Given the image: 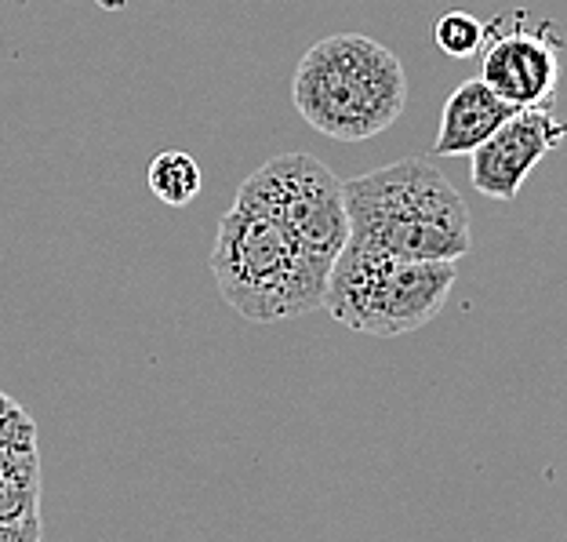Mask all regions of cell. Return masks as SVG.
Masks as SVG:
<instances>
[{"label": "cell", "mask_w": 567, "mask_h": 542, "mask_svg": "<svg viewBox=\"0 0 567 542\" xmlns=\"http://www.w3.org/2000/svg\"><path fill=\"white\" fill-rule=\"evenodd\" d=\"M234 204L269 215L309 252L331 263L350 241L342 178L309 153H280L266 161L240 183Z\"/></svg>", "instance_id": "5b68a950"}, {"label": "cell", "mask_w": 567, "mask_h": 542, "mask_svg": "<svg viewBox=\"0 0 567 542\" xmlns=\"http://www.w3.org/2000/svg\"><path fill=\"white\" fill-rule=\"evenodd\" d=\"M560 51L564 41L549 19L532 25L524 11L498 16L484 25L481 81L517 110L549 106L560 84Z\"/></svg>", "instance_id": "8992f818"}, {"label": "cell", "mask_w": 567, "mask_h": 542, "mask_svg": "<svg viewBox=\"0 0 567 542\" xmlns=\"http://www.w3.org/2000/svg\"><path fill=\"white\" fill-rule=\"evenodd\" d=\"M44 524L37 521H19V524H0V542H41Z\"/></svg>", "instance_id": "4fadbf2b"}, {"label": "cell", "mask_w": 567, "mask_h": 542, "mask_svg": "<svg viewBox=\"0 0 567 542\" xmlns=\"http://www.w3.org/2000/svg\"><path fill=\"white\" fill-rule=\"evenodd\" d=\"M146 183L153 190V197L167 208H186V204L197 201L200 193V164L183 150H164L150 161Z\"/></svg>", "instance_id": "30bf717a"}, {"label": "cell", "mask_w": 567, "mask_h": 542, "mask_svg": "<svg viewBox=\"0 0 567 542\" xmlns=\"http://www.w3.org/2000/svg\"><path fill=\"white\" fill-rule=\"evenodd\" d=\"M433 41L451 59H473L484 48V22L470 11H444L433 25Z\"/></svg>", "instance_id": "8fae6325"}, {"label": "cell", "mask_w": 567, "mask_h": 542, "mask_svg": "<svg viewBox=\"0 0 567 542\" xmlns=\"http://www.w3.org/2000/svg\"><path fill=\"white\" fill-rule=\"evenodd\" d=\"M567 139V121L549 106L517 110L509 121H502L492 139L470 153V183L481 197L513 201L524 190L527 175L543 164L553 150Z\"/></svg>", "instance_id": "52a82bcc"}, {"label": "cell", "mask_w": 567, "mask_h": 542, "mask_svg": "<svg viewBox=\"0 0 567 542\" xmlns=\"http://www.w3.org/2000/svg\"><path fill=\"white\" fill-rule=\"evenodd\" d=\"M0 444H37L33 416L4 390H0Z\"/></svg>", "instance_id": "7c38bea8"}, {"label": "cell", "mask_w": 567, "mask_h": 542, "mask_svg": "<svg viewBox=\"0 0 567 542\" xmlns=\"http://www.w3.org/2000/svg\"><path fill=\"white\" fill-rule=\"evenodd\" d=\"M291 102L309 127L339 142L382 135L408 110V73L390 48L364 33L309 44L291 76Z\"/></svg>", "instance_id": "3957f363"}, {"label": "cell", "mask_w": 567, "mask_h": 542, "mask_svg": "<svg viewBox=\"0 0 567 542\" xmlns=\"http://www.w3.org/2000/svg\"><path fill=\"white\" fill-rule=\"evenodd\" d=\"M458 280L455 263H422L346 241L331 266L324 309L331 320L375 339L419 331L441 314Z\"/></svg>", "instance_id": "277c9868"}, {"label": "cell", "mask_w": 567, "mask_h": 542, "mask_svg": "<svg viewBox=\"0 0 567 542\" xmlns=\"http://www.w3.org/2000/svg\"><path fill=\"white\" fill-rule=\"evenodd\" d=\"M41 484L37 444H0V524L41 518Z\"/></svg>", "instance_id": "9c48e42d"}, {"label": "cell", "mask_w": 567, "mask_h": 542, "mask_svg": "<svg viewBox=\"0 0 567 542\" xmlns=\"http://www.w3.org/2000/svg\"><path fill=\"white\" fill-rule=\"evenodd\" d=\"M517 106H509L498 92H492L481 76L476 81H462L451 99L444 102L441 127H436L433 153L436 157H470L484 139L498 132L502 121H509Z\"/></svg>", "instance_id": "ba28073f"}, {"label": "cell", "mask_w": 567, "mask_h": 542, "mask_svg": "<svg viewBox=\"0 0 567 542\" xmlns=\"http://www.w3.org/2000/svg\"><path fill=\"white\" fill-rule=\"evenodd\" d=\"M350 241L422 263H458L473 248L466 201L433 157H401L342 183Z\"/></svg>", "instance_id": "6da1fadb"}, {"label": "cell", "mask_w": 567, "mask_h": 542, "mask_svg": "<svg viewBox=\"0 0 567 542\" xmlns=\"http://www.w3.org/2000/svg\"><path fill=\"white\" fill-rule=\"evenodd\" d=\"M208 266L229 309L251 325H277L324 309L334 263L309 252L269 215L234 204L218 218Z\"/></svg>", "instance_id": "7a4b0ae2"}]
</instances>
